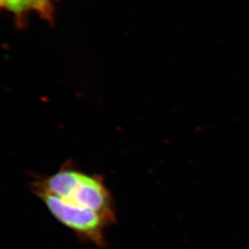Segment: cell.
Instances as JSON below:
<instances>
[{"label":"cell","mask_w":249,"mask_h":249,"mask_svg":"<svg viewBox=\"0 0 249 249\" xmlns=\"http://www.w3.org/2000/svg\"><path fill=\"white\" fill-rule=\"evenodd\" d=\"M32 191L45 203L58 222L75 231L82 240L90 242L102 249L106 247L105 229L111 224L104 217L93 211L71 204L45 190L32 188Z\"/></svg>","instance_id":"2"},{"label":"cell","mask_w":249,"mask_h":249,"mask_svg":"<svg viewBox=\"0 0 249 249\" xmlns=\"http://www.w3.org/2000/svg\"><path fill=\"white\" fill-rule=\"evenodd\" d=\"M32 188H39L73 205L93 211L110 224L116 222L114 200L103 178L64 167L53 176L38 178Z\"/></svg>","instance_id":"1"}]
</instances>
